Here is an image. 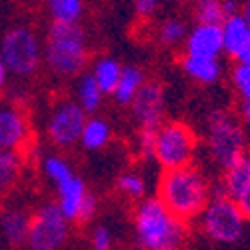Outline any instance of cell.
I'll return each mask as SVG.
<instances>
[{"instance_id":"cell-1","label":"cell","mask_w":250,"mask_h":250,"mask_svg":"<svg viewBox=\"0 0 250 250\" xmlns=\"http://www.w3.org/2000/svg\"><path fill=\"white\" fill-rule=\"evenodd\" d=\"M190 222L172 214L158 196H144L138 200L132 228L134 240L146 250H176L182 248L190 238Z\"/></svg>"},{"instance_id":"cell-2","label":"cell","mask_w":250,"mask_h":250,"mask_svg":"<svg viewBox=\"0 0 250 250\" xmlns=\"http://www.w3.org/2000/svg\"><path fill=\"white\" fill-rule=\"evenodd\" d=\"M90 44L80 22H54L42 40V64L56 78H76L88 66Z\"/></svg>"},{"instance_id":"cell-3","label":"cell","mask_w":250,"mask_h":250,"mask_svg":"<svg viewBox=\"0 0 250 250\" xmlns=\"http://www.w3.org/2000/svg\"><path fill=\"white\" fill-rule=\"evenodd\" d=\"M156 196L172 214L192 222L212 196V186L206 176L192 164L178 168H164L158 178Z\"/></svg>"},{"instance_id":"cell-4","label":"cell","mask_w":250,"mask_h":250,"mask_svg":"<svg viewBox=\"0 0 250 250\" xmlns=\"http://www.w3.org/2000/svg\"><path fill=\"white\" fill-rule=\"evenodd\" d=\"M196 220L208 240L226 246L240 244L250 224L238 204L226 194H212Z\"/></svg>"},{"instance_id":"cell-5","label":"cell","mask_w":250,"mask_h":250,"mask_svg":"<svg viewBox=\"0 0 250 250\" xmlns=\"http://www.w3.org/2000/svg\"><path fill=\"white\" fill-rule=\"evenodd\" d=\"M208 130V152L212 162L224 170L238 158L248 154V140L240 120L224 108H216L208 112L206 118Z\"/></svg>"},{"instance_id":"cell-6","label":"cell","mask_w":250,"mask_h":250,"mask_svg":"<svg viewBox=\"0 0 250 250\" xmlns=\"http://www.w3.org/2000/svg\"><path fill=\"white\" fill-rule=\"evenodd\" d=\"M0 58L16 78H32L42 66V40L32 26L16 24L0 40Z\"/></svg>"},{"instance_id":"cell-7","label":"cell","mask_w":250,"mask_h":250,"mask_svg":"<svg viewBox=\"0 0 250 250\" xmlns=\"http://www.w3.org/2000/svg\"><path fill=\"white\" fill-rule=\"evenodd\" d=\"M198 148L196 132L186 122L164 120L156 128L154 160L162 168H178L192 164Z\"/></svg>"},{"instance_id":"cell-8","label":"cell","mask_w":250,"mask_h":250,"mask_svg":"<svg viewBox=\"0 0 250 250\" xmlns=\"http://www.w3.org/2000/svg\"><path fill=\"white\" fill-rule=\"evenodd\" d=\"M72 224L56 202L40 204L30 216L26 246L32 250H58L70 240Z\"/></svg>"},{"instance_id":"cell-9","label":"cell","mask_w":250,"mask_h":250,"mask_svg":"<svg viewBox=\"0 0 250 250\" xmlns=\"http://www.w3.org/2000/svg\"><path fill=\"white\" fill-rule=\"evenodd\" d=\"M86 112L76 100H58L46 120V136L56 148H72L78 144L82 128L86 122Z\"/></svg>"},{"instance_id":"cell-10","label":"cell","mask_w":250,"mask_h":250,"mask_svg":"<svg viewBox=\"0 0 250 250\" xmlns=\"http://www.w3.org/2000/svg\"><path fill=\"white\" fill-rule=\"evenodd\" d=\"M128 108L138 128L156 130L166 120V92L162 84L154 80H146L128 104Z\"/></svg>"},{"instance_id":"cell-11","label":"cell","mask_w":250,"mask_h":250,"mask_svg":"<svg viewBox=\"0 0 250 250\" xmlns=\"http://www.w3.org/2000/svg\"><path fill=\"white\" fill-rule=\"evenodd\" d=\"M30 140V120L24 108L14 100L0 102V148L22 150Z\"/></svg>"},{"instance_id":"cell-12","label":"cell","mask_w":250,"mask_h":250,"mask_svg":"<svg viewBox=\"0 0 250 250\" xmlns=\"http://www.w3.org/2000/svg\"><path fill=\"white\" fill-rule=\"evenodd\" d=\"M184 52L198 56H220L224 52L222 24L196 22L184 38Z\"/></svg>"},{"instance_id":"cell-13","label":"cell","mask_w":250,"mask_h":250,"mask_svg":"<svg viewBox=\"0 0 250 250\" xmlns=\"http://www.w3.org/2000/svg\"><path fill=\"white\" fill-rule=\"evenodd\" d=\"M178 66L190 80L202 86H212L222 78L220 56H198L184 52L178 60Z\"/></svg>"},{"instance_id":"cell-14","label":"cell","mask_w":250,"mask_h":250,"mask_svg":"<svg viewBox=\"0 0 250 250\" xmlns=\"http://www.w3.org/2000/svg\"><path fill=\"white\" fill-rule=\"evenodd\" d=\"M54 188H56V204H58V208L70 222H74L76 216H78V210H80V204L84 202V198L88 194V186H86L84 178L74 172L62 182H58Z\"/></svg>"},{"instance_id":"cell-15","label":"cell","mask_w":250,"mask_h":250,"mask_svg":"<svg viewBox=\"0 0 250 250\" xmlns=\"http://www.w3.org/2000/svg\"><path fill=\"white\" fill-rule=\"evenodd\" d=\"M30 216L32 214L20 206H8L0 212V234H2V240L8 246L12 248L26 246Z\"/></svg>"},{"instance_id":"cell-16","label":"cell","mask_w":250,"mask_h":250,"mask_svg":"<svg viewBox=\"0 0 250 250\" xmlns=\"http://www.w3.org/2000/svg\"><path fill=\"white\" fill-rule=\"evenodd\" d=\"M222 38H224V54H228L232 60H238L246 50H250V28L242 12L224 18Z\"/></svg>"},{"instance_id":"cell-17","label":"cell","mask_w":250,"mask_h":250,"mask_svg":"<svg viewBox=\"0 0 250 250\" xmlns=\"http://www.w3.org/2000/svg\"><path fill=\"white\" fill-rule=\"evenodd\" d=\"M248 186H250V154L238 158L230 166H226L216 188H212V194H226L232 200H236Z\"/></svg>"},{"instance_id":"cell-18","label":"cell","mask_w":250,"mask_h":250,"mask_svg":"<svg viewBox=\"0 0 250 250\" xmlns=\"http://www.w3.org/2000/svg\"><path fill=\"white\" fill-rule=\"evenodd\" d=\"M112 140V126L106 118H102L98 114H88L84 128H82L78 144L88 152H98L102 148H106Z\"/></svg>"},{"instance_id":"cell-19","label":"cell","mask_w":250,"mask_h":250,"mask_svg":"<svg viewBox=\"0 0 250 250\" xmlns=\"http://www.w3.org/2000/svg\"><path fill=\"white\" fill-rule=\"evenodd\" d=\"M144 82H146V74H144L142 68H138L134 64L122 66L120 78H118L110 96L118 106H128V104L132 102V98L136 96V92L142 88Z\"/></svg>"},{"instance_id":"cell-20","label":"cell","mask_w":250,"mask_h":250,"mask_svg":"<svg viewBox=\"0 0 250 250\" xmlns=\"http://www.w3.org/2000/svg\"><path fill=\"white\" fill-rule=\"evenodd\" d=\"M74 100L84 108L86 114H96L102 108L104 94L102 88L98 86V82L90 72H82L76 76V84H74Z\"/></svg>"},{"instance_id":"cell-21","label":"cell","mask_w":250,"mask_h":250,"mask_svg":"<svg viewBox=\"0 0 250 250\" xmlns=\"http://www.w3.org/2000/svg\"><path fill=\"white\" fill-rule=\"evenodd\" d=\"M120 72H122V64L114 56H98L90 64V74L94 76V80L98 82V86L106 96L112 94L116 82L120 78Z\"/></svg>"},{"instance_id":"cell-22","label":"cell","mask_w":250,"mask_h":250,"mask_svg":"<svg viewBox=\"0 0 250 250\" xmlns=\"http://www.w3.org/2000/svg\"><path fill=\"white\" fill-rule=\"evenodd\" d=\"M22 174V156L18 150L0 148V196H6L16 188Z\"/></svg>"},{"instance_id":"cell-23","label":"cell","mask_w":250,"mask_h":250,"mask_svg":"<svg viewBox=\"0 0 250 250\" xmlns=\"http://www.w3.org/2000/svg\"><path fill=\"white\" fill-rule=\"evenodd\" d=\"M54 22H80L84 16V0H44Z\"/></svg>"},{"instance_id":"cell-24","label":"cell","mask_w":250,"mask_h":250,"mask_svg":"<svg viewBox=\"0 0 250 250\" xmlns=\"http://www.w3.org/2000/svg\"><path fill=\"white\" fill-rule=\"evenodd\" d=\"M116 188L122 196H126L128 200H142L148 194V184L140 172L136 170H126L116 178Z\"/></svg>"},{"instance_id":"cell-25","label":"cell","mask_w":250,"mask_h":250,"mask_svg":"<svg viewBox=\"0 0 250 250\" xmlns=\"http://www.w3.org/2000/svg\"><path fill=\"white\" fill-rule=\"evenodd\" d=\"M40 170H42V176L52 182L54 186L58 182H62L64 178H68L70 174H74V168L72 164L60 154H46L42 156V160H40Z\"/></svg>"},{"instance_id":"cell-26","label":"cell","mask_w":250,"mask_h":250,"mask_svg":"<svg viewBox=\"0 0 250 250\" xmlns=\"http://www.w3.org/2000/svg\"><path fill=\"white\" fill-rule=\"evenodd\" d=\"M186 34H188V26H186V22L180 20V18H166L156 30V36L160 40V44L168 46V48L182 44Z\"/></svg>"},{"instance_id":"cell-27","label":"cell","mask_w":250,"mask_h":250,"mask_svg":"<svg viewBox=\"0 0 250 250\" xmlns=\"http://www.w3.org/2000/svg\"><path fill=\"white\" fill-rule=\"evenodd\" d=\"M194 18L196 22H204V24H222L226 18L222 0H200V2H196Z\"/></svg>"},{"instance_id":"cell-28","label":"cell","mask_w":250,"mask_h":250,"mask_svg":"<svg viewBox=\"0 0 250 250\" xmlns=\"http://www.w3.org/2000/svg\"><path fill=\"white\" fill-rule=\"evenodd\" d=\"M230 84L240 100L250 98V64L236 62L230 70Z\"/></svg>"},{"instance_id":"cell-29","label":"cell","mask_w":250,"mask_h":250,"mask_svg":"<svg viewBox=\"0 0 250 250\" xmlns=\"http://www.w3.org/2000/svg\"><path fill=\"white\" fill-rule=\"evenodd\" d=\"M154 144H156V130H152V128H138L136 148H138L140 158L154 160Z\"/></svg>"},{"instance_id":"cell-30","label":"cell","mask_w":250,"mask_h":250,"mask_svg":"<svg viewBox=\"0 0 250 250\" xmlns=\"http://www.w3.org/2000/svg\"><path fill=\"white\" fill-rule=\"evenodd\" d=\"M88 242H90V248H94V250H110L112 244H114V236H112L108 226L100 224V226H94L90 230Z\"/></svg>"},{"instance_id":"cell-31","label":"cell","mask_w":250,"mask_h":250,"mask_svg":"<svg viewBox=\"0 0 250 250\" xmlns=\"http://www.w3.org/2000/svg\"><path fill=\"white\" fill-rule=\"evenodd\" d=\"M96 214H98V198L88 192L84 202L80 204V210H78V216H76L74 222H78V224H90L96 218Z\"/></svg>"},{"instance_id":"cell-32","label":"cell","mask_w":250,"mask_h":250,"mask_svg":"<svg viewBox=\"0 0 250 250\" xmlns=\"http://www.w3.org/2000/svg\"><path fill=\"white\" fill-rule=\"evenodd\" d=\"M132 8H134L138 18L148 20V18H152L158 12L160 0H132Z\"/></svg>"},{"instance_id":"cell-33","label":"cell","mask_w":250,"mask_h":250,"mask_svg":"<svg viewBox=\"0 0 250 250\" xmlns=\"http://www.w3.org/2000/svg\"><path fill=\"white\" fill-rule=\"evenodd\" d=\"M236 204H238V208H240V210H242V214L246 216V220L250 222V186H248V188L234 200Z\"/></svg>"},{"instance_id":"cell-34","label":"cell","mask_w":250,"mask_h":250,"mask_svg":"<svg viewBox=\"0 0 250 250\" xmlns=\"http://www.w3.org/2000/svg\"><path fill=\"white\" fill-rule=\"evenodd\" d=\"M238 116L244 124H250V98L240 100V106H238Z\"/></svg>"},{"instance_id":"cell-35","label":"cell","mask_w":250,"mask_h":250,"mask_svg":"<svg viewBox=\"0 0 250 250\" xmlns=\"http://www.w3.org/2000/svg\"><path fill=\"white\" fill-rule=\"evenodd\" d=\"M8 78H10V72L6 68V64L2 62V58H0V94H2L8 86Z\"/></svg>"},{"instance_id":"cell-36","label":"cell","mask_w":250,"mask_h":250,"mask_svg":"<svg viewBox=\"0 0 250 250\" xmlns=\"http://www.w3.org/2000/svg\"><path fill=\"white\" fill-rule=\"evenodd\" d=\"M222 8H224L226 16H232V14L240 12V6H238L236 0H222Z\"/></svg>"},{"instance_id":"cell-37","label":"cell","mask_w":250,"mask_h":250,"mask_svg":"<svg viewBox=\"0 0 250 250\" xmlns=\"http://www.w3.org/2000/svg\"><path fill=\"white\" fill-rule=\"evenodd\" d=\"M240 12L244 14V18H246V22H248V28H250V2H246L242 8H240Z\"/></svg>"},{"instance_id":"cell-38","label":"cell","mask_w":250,"mask_h":250,"mask_svg":"<svg viewBox=\"0 0 250 250\" xmlns=\"http://www.w3.org/2000/svg\"><path fill=\"white\" fill-rule=\"evenodd\" d=\"M178 2H182V4H196V2H200V0H178Z\"/></svg>"}]
</instances>
